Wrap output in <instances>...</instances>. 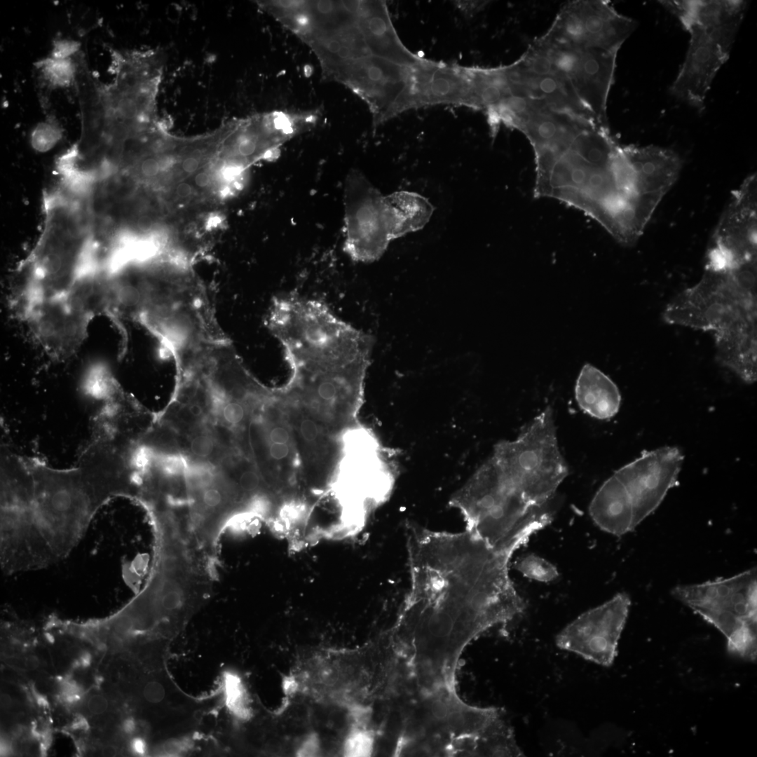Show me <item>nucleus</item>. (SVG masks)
Wrapping results in <instances>:
<instances>
[{
	"label": "nucleus",
	"mask_w": 757,
	"mask_h": 757,
	"mask_svg": "<svg viewBox=\"0 0 757 757\" xmlns=\"http://www.w3.org/2000/svg\"><path fill=\"white\" fill-rule=\"evenodd\" d=\"M407 547L409 588L395 633L416 661L456 666L472 641L524 612L509 553L465 529L436 531L411 523Z\"/></svg>",
	"instance_id": "nucleus-1"
},
{
	"label": "nucleus",
	"mask_w": 757,
	"mask_h": 757,
	"mask_svg": "<svg viewBox=\"0 0 757 757\" xmlns=\"http://www.w3.org/2000/svg\"><path fill=\"white\" fill-rule=\"evenodd\" d=\"M534 196L556 199L598 222L620 245H634L656 205L628 145L608 126L559 111L532 121Z\"/></svg>",
	"instance_id": "nucleus-2"
},
{
	"label": "nucleus",
	"mask_w": 757,
	"mask_h": 757,
	"mask_svg": "<svg viewBox=\"0 0 757 757\" xmlns=\"http://www.w3.org/2000/svg\"><path fill=\"white\" fill-rule=\"evenodd\" d=\"M38 239L20 266L11 301L23 323L67 329L96 315L103 257L84 205L60 184L43 197Z\"/></svg>",
	"instance_id": "nucleus-3"
},
{
	"label": "nucleus",
	"mask_w": 757,
	"mask_h": 757,
	"mask_svg": "<svg viewBox=\"0 0 757 757\" xmlns=\"http://www.w3.org/2000/svg\"><path fill=\"white\" fill-rule=\"evenodd\" d=\"M30 484L22 518L34 568L67 558L78 546L98 511L122 494L118 481L80 461L68 470L26 461Z\"/></svg>",
	"instance_id": "nucleus-4"
},
{
	"label": "nucleus",
	"mask_w": 757,
	"mask_h": 757,
	"mask_svg": "<svg viewBox=\"0 0 757 757\" xmlns=\"http://www.w3.org/2000/svg\"><path fill=\"white\" fill-rule=\"evenodd\" d=\"M284 352L292 371L286 388L337 435L356 428L370 357L314 339L293 340Z\"/></svg>",
	"instance_id": "nucleus-5"
},
{
	"label": "nucleus",
	"mask_w": 757,
	"mask_h": 757,
	"mask_svg": "<svg viewBox=\"0 0 757 757\" xmlns=\"http://www.w3.org/2000/svg\"><path fill=\"white\" fill-rule=\"evenodd\" d=\"M343 205V250L362 263L378 260L392 240L424 227L435 210L414 192L383 195L357 170L346 179Z\"/></svg>",
	"instance_id": "nucleus-6"
},
{
	"label": "nucleus",
	"mask_w": 757,
	"mask_h": 757,
	"mask_svg": "<svg viewBox=\"0 0 757 757\" xmlns=\"http://www.w3.org/2000/svg\"><path fill=\"white\" fill-rule=\"evenodd\" d=\"M746 2L683 1L676 17L690 34L685 60L670 89L693 107L702 109L717 72L728 60Z\"/></svg>",
	"instance_id": "nucleus-7"
},
{
	"label": "nucleus",
	"mask_w": 757,
	"mask_h": 757,
	"mask_svg": "<svg viewBox=\"0 0 757 757\" xmlns=\"http://www.w3.org/2000/svg\"><path fill=\"white\" fill-rule=\"evenodd\" d=\"M491 458L531 505L552 500L568 475L550 407L524 426L516 439L498 443Z\"/></svg>",
	"instance_id": "nucleus-8"
},
{
	"label": "nucleus",
	"mask_w": 757,
	"mask_h": 757,
	"mask_svg": "<svg viewBox=\"0 0 757 757\" xmlns=\"http://www.w3.org/2000/svg\"><path fill=\"white\" fill-rule=\"evenodd\" d=\"M756 263L726 271L704 270L697 284L667 305L664 321L714 333L743 315L757 313Z\"/></svg>",
	"instance_id": "nucleus-9"
},
{
	"label": "nucleus",
	"mask_w": 757,
	"mask_h": 757,
	"mask_svg": "<svg viewBox=\"0 0 757 757\" xmlns=\"http://www.w3.org/2000/svg\"><path fill=\"white\" fill-rule=\"evenodd\" d=\"M451 504L462 514L465 530L492 546L517 531L529 508L492 458L454 494Z\"/></svg>",
	"instance_id": "nucleus-10"
},
{
	"label": "nucleus",
	"mask_w": 757,
	"mask_h": 757,
	"mask_svg": "<svg viewBox=\"0 0 757 757\" xmlns=\"http://www.w3.org/2000/svg\"><path fill=\"white\" fill-rule=\"evenodd\" d=\"M276 393L295 440L301 493L320 498L332 491L336 483L343 437L333 432L285 386Z\"/></svg>",
	"instance_id": "nucleus-11"
},
{
	"label": "nucleus",
	"mask_w": 757,
	"mask_h": 757,
	"mask_svg": "<svg viewBox=\"0 0 757 757\" xmlns=\"http://www.w3.org/2000/svg\"><path fill=\"white\" fill-rule=\"evenodd\" d=\"M533 43L547 58L550 69L571 86L585 108L608 125L607 100L618 53L575 44L547 33Z\"/></svg>",
	"instance_id": "nucleus-12"
},
{
	"label": "nucleus",
	"mask_w": 757,
	"mask_h": 757,
	"mask_svg": "<svg viewBox=\"0 0 757 757\" xmlns=\"http://www.w3.org/2000/svg\"><path fill=\"white\" fill-rule=\"evenodd\" d=\"M756 568L728 578L678 585L671 590L674 597L716 627L728 643L746 630L756 629Z\"/></svg>",
	"instance_id": "nucleus-13"
},
{
	"label": "nucleus",
	"mask_w": 757,
	"mask_h": 757,
	"mask_svg": "<svg viewBox=\"0 0 757 757\" xmlns=\"http://www.w3.org/2000/svg\"><path fill=\"white\" fill-rule=\"evenodd\" d=\"M259 425L257 450L261 477L275 501L297 504L301 499V469L294 435L276 391L265 407Z\"/></svg>",
	"instance_id": "nucleus-14"
},
{
	"label": "nucleus",
	"mask_w": 757,
	"mask_h": 757,
	"mask_svg": "<svg viewBox=\"0 0 757 757\" xmlns=\"http://www.w3.org/2000/svg\"><path fill=\"white\" fill-rule=\"evenodd\" d=\"M749 176L732 191L707 252L705 270L726 271L757 259V182Z\"/></svg>",
	"instance_id": "nucleus-15"
},
{
	"label": "nucleus",
	"mask_w": 757,
	"mask_h": 757,
	"mask_svg": "<svg viewBox=\"0 0 757 757\" xmlns=\"http://www.w3.org/2000/svg\"><path fill=\"white\" fill-rule=\"evenodd\" d=\"M631 601L620 592L567 625L556 637L557 646L594 663L609 667L618 654Z\"/></svg>",
	"instance_id": "nucleus-16"
},
{
	"label": "nucleus",
	"mask_w": 757,
	"mask_h": 757,
	"mask_svg": "<svg viewBox=\"0 0 757 757\" xmlns=\"http://www.w3.org/2000/svg\"><path fill=\"white\" fill-rule=\"evenodd\" d=\"M636 27L606 1H572L563 6L547 33L571 43L618 53Z\"/></svg>",
	"instance_id": "nucleus-17"
},
{
	"label": "nucleus",
	"mask_w": 757,
	"mask_h": 757,
	"mask_svg": "<svg viewBox=\"0 0 757 757\" xmlns=\"http://www.w3.org/2000/svg\"><path fill=\"white\" fill-rule=\"evenodd\" d=\"M683 459L678 447L664 446L643 451L614 472L632 501L636 527L655 511L676 486Z\"/></svg>",
	"instance_id": "nucleus-18"
},
{
	"label": "nucleus",
	"mask_w": 757,
	"mask_h": 757,
	"mask_svg": "<svg viewBox=\"0 0 757 757\" xmlns=\"http://www.w3.org/2000/svg\"><path fill=\"white\" fill-rule=\"evenodd\" d=\"M411 79L416 108L433 104L470 107L471 87L466 67L421 57L413 66Z\"/></svg>",
	"instance_id": "nucleus-19"
},
{
	"label": "nucleus",
	"mask_w": 757,
	"mask_h": 757,
	"mask_svg": "<svg viewBox=\"0 0 757 757\" xmlns=\"http://www.w3.org/2000/svg\"><path fill=\"white\" fill-rule=\"evenodd\" d=\"M756 321L749 313L714 332L716 362L749 384L757 378Z\"/></svg>",
	"instance_id": "nucleus-20"
},
{
	"label": "nucleus",
	"mask_w": 757,
	"mask_h": 757,
	"mask_svg": "<svg viewBox=\"0 0 757 757\" xmlns=\"http://www.w3.org/2000/svg\"><path fill=\"white\" fill-rule=\"evenodd\" d=\"M589 513L599 528L614 536H623L636 528L630 498L614 474L596 492Z\"/></svg>",
	"instance_id": "nucleus-21"
},
{
	"label": "nucleus",
	"mask_w": 757,
	"mask_h": 757,
	"mask_svg": "<svg viewBox=\"0 0 757 757\" xmlns=\"http://www.w3.org/2000/svg\"><path fill=\"white\" fill-rule=\"evenodd\" d=\"M575 396L581 410L600 420L613 417L620 407L621 395L617 385L590 364H585L579 373Z\"/></svg>",
	"instance_id": "nucleus-22"
},
{
	"label": "nucleus",
	"mask_w": 757,
	"mask_h": 757,
	"mask_svg": "<svg viewBox=\"0 0 757 757\" xmlns=\"http://www.w3.org/2000/svg\"><path fill=\"white\" fill-rule=\"evenodd\" d=\"M43 78L54 88H67L76 83L78 64L72 59H56L48 56L36 64Z\"/></svg>",
	"instance_id": "nucleus-23"
},
{
	"label": "nucleus",
	"mask_w": 757,
	"mask_h": 757,
	"mask_svg": "<svg viewBox=\"0 0 757 757\" xmlns=\"http://www.w3.org/2000/svg\"><path fill=\"white\" fill-rule=\"evenodd\" d=\"M376 737L368 727L353 725L348 732L342 749L343 756H370L375 751Z\"/></svg>",
	"instance_id": "nucleus-24"
},
{
	"label": "nucleus",
	"mask_w": 757,
	"mask_h": 757,
	"mask_svg": "<svg viewBox=\"0 0 757 757\" xmlns=\"http://www.w3.org/2000/svg\"><path fill=\"white\" fill-rule=\"evenodd\" d=\"M516 568L526 578L542 582H551L559 575L555 566L534 554L521 557L516 563Z\"/></svg>",
	"instance_id": "nucleus-25"
},
{
	"label": "nucleus",
	"mask_w": 757,
	"mask_h": 757,
	"mask_svg": "<svg viewBox=\"0 0 757 757\" xmlns=\"http://www.w3.org/2000/svg\"><path fill=\"white\" fill-rule=\"evenodd\" d=\"M229 706L241 717L247 716L245 689L238 678L231 676L227 683Z\"/></svg>",
	"instance_id": "nucleus-26"
},
{
	"label": "nucleus",
	"mask_w": 757,
	"mask_h": 757,
	"mask_svg": "<svg viewBox=\"0 0 757 757\" xmlns=\"http://www.w3.org/2000/svg\"><path fill=\"white\" fill-rule=\"evenodd\" d=\"M248 405L246 401L233 400L227 402L222 409L223 420L231 425L245 423L248 417Z\"/></svg>",
	"instance_id": "nucleus-27"
},
{
	"label": "nucleus",
	"mask_w": 757,
	"mask_h": 757,
	"mask_svg": "<svg viewBox=\"0 0 757 757\" xmlns=\"http://www.w3.org/2000/svg\"><path fill=\"white\" fill-rule=\"evenodd\" d=\"M79 48V42L69 39H60L53 42L50 56L56 59H72Z\"/></svg>",
	"instance_id": "nucleus-28"
},
{
	"label": "nucleus",
	"mask_w": 757,
	"mask_h": 757,
	"mask_svg": "<svg viewBox=\"0 0 757 757\" xmlns=\"http://www.w3.org/2000/svg\"><path fill=\"white\" fill-rule=\"evenodd\" d=\"M56 136L54 125L49 122L41 123L34 131L33 142L36 146L43 149L53 144Z\"/></svg>",
	"instance_id": "nucleus-29"
},
{
	"label": "nucleus",
	"mask_w": 757,
	"mask_h": 757,
	"mask_svg": "<svg viewBox=\"0 0 757 757\" xmlns=\"http://www.w3.org/2000/svg\"><path fill=\"white\" fill-rule=\"evenodd\" d=\"M296 756L313 757L321 753V744L316 733L308 734L301 742L296 751Z\"/></svg>",
	"instance_id": "nucleus-30"
},
{
	"label": "nucleus",
	"mask_w": 757,
	"mask_h": 757,
	"mask_svg": "<svg viewBox=\"0 0 757 757\" xmlns=\"http://www.w3.org/2000/svg\"><path fill=\"white\" fill-rule=\"evenodd\" d=\"M190 449L193 455L200 458H205L212 453L214 442L210 437L200 435L193 439Z\"/></svg>",
	"instance_id": "nucleus-31"
},
{
	"label": "nucleus",
	"mask_w": 757,
	"mask_h": 757,
	"mask_svg": "<svg viewBox=\"0 0 757 757\" xmlns=\"http://www.w3.org/2000/svg\"><path fill=\"white\" fill-rule=\"evenodd\" d=\"M108 708L107 699L101 695H93L87 702L88 711L93 715L104 713Z\"/></svg>",
	"instance_id": "nucleus-32"
},
{
	"label": "nucleus",
	"mask_w": 757,
	"mask_h": 757,
	"mask_svg": "<svg viewBox=\"0 0 757 757\" xmlns=\"http://www.w3.org/2000/svg\"><path fill=\"white\" fill-rule=\"evenodd\" d=\"M144 695L150 702H160L164 695L163 686L157 682L149 683L144 689Z\"/></svg>",
	"instance_id": "nucleus-33"
},
{
	"label": "nucleus",
	"mask_w": 757,
	"mask_h": 757,
	"mask_svg": "<svg viewBox=\"0 0 757 757\" xmlns=\"http://www.w3.org/2000/svg\"><path fill=\"white\" fill-rule=\"evenodd\" d=\"M455 5L465 15H472L484 8L487 1H458Z\"/></svg>",
	"instance_id": "nucleus-34"
},
{
	"label": "nucleus",
	"mask_w": 757,
	"mask_h": 757,
	"mask_svg": "<svg viewBox=\"0 0 757 757\" xmlns=\"http://www.w3.org/2000/svg\"><path fill=\"white\" fill-rule=\"evenodd\" d=\"M189 414L190 418H196L203 414V407L198 402H192L184 408Z\"/></svg>",
	"instance_id": "nucleus-35"
},
{
	"label": "nucleus",
	"mask_w": 757,
	"mask_h": 757,
	"mask_svg": "<svg viewBox=\"0 0 757 757\" xmlns=\"http://www.w3.org/2000/svg\"><path fill=\"white\" fill-rule=\"evenodd\" d=\"M192 186L186 182L178 184L176 189L177 194L181 198H186L192 193Z\"/></svg>",
	"instance_id": "nucleus-36"
},
{
	"label": "nucleus",
	"mask_w": 757,
	"mask_h": 757,
	"mask_svg": "<svg viewBox=\"0 0 757 757\" xmlns=\"http://www.w3.org/2000/svg\"><path fill=\"white\" fill-rule=\"evenodd\" d=\"M194 181L197 186L205 187L210 182V177L206 172H199L195 176Z\"/></svg>",
	"instance_id": "nucleus-37"
},
{
	"label": "nucleus",
	"mask_w": 757,
	"mask_h": 757,
	"mask_svg": "<svg viewBox=\"0 0 757 757\" xmlns=\"http://www.w3.org/2000/svg\"><path fill=\"white\" fill-rule=\"evenodd\" d=\"M132 749L138 753H144L145 750V745L143 740L140 739H135L132 742Z\"/></svg>",
	"instance_id": "nucleus-38"
},
{
	"label": "nucleus",
	"mask_w": 757,
	"mask_h": 757,
	"mask_svg": "<svg viewBox=\"0 0 757 757\" xmlns=\"http://www.w3.org/2000/svg\"><path fill=\"white\" fill-rule=\"evenodd\" d=\"M1 703L3 707H8L11 704V699L8 695H4L1 696Z\"/></svg>",
	"instance_id": "nucleus-39"
},
{
	"label": "nucleus",
	"mask_w": 757,
	"mask_h": 757,
	"mask_svg": "<svg viewBox=\"0 0 757 757\" xmlns=\"http://www.w3.org/2000/svg\"><path fill=\"white\" fill-rule=\"evenodd\" d=\"M103 753L104 755H106V756H110V755L114 754V748H112L111 746H107V747L104 748V750H103Z\"/></svg>",
	"instance_id": "nucleus-40"
},
{
	"label": "nucleus",
	"mask_w": 757,
	"mask_h": 757,
	"mask_svg": "<svg viewBox=\"0 0 757 757\" xmlns=\"http://www.w3.org/2000/svg\"><path fill=\"white\" fill-rule=\"evenodd\" d=\"M101 277H102V275H101ZM101 287H102V278H101ZM101 290H102V288L100 289V297H101Z\"/></svg>",
	"instance_id": "nucleus-41"
}]
</instances>
